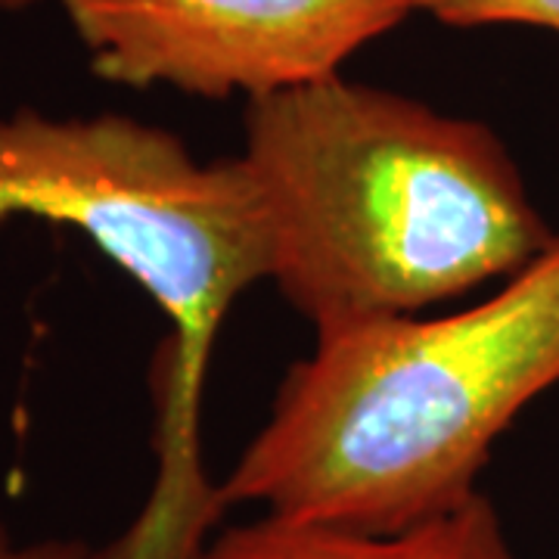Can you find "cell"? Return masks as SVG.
<instances>
[{
	"label": "cell",
	"instance_id": "1",
	"mask_svg": "<svg viewBox=\"0 0 559 559\" xmlns=\"http://www.w3.org/2000/svg\"><path fill=\"white\" fill-rule=\"evenodd\" d=\"M242 131L267 280L314 333L463 299L557 234L488 124L342 72L249 100Z\"/></svg>",
	"mask_w": 559,
	"mask_h": 559
},
{
	"label": "cell",
	"instance_id": "2",
	"mask_svg": "<svg viewBox=\"0 0 559 559\" xmlns=\"http://www.w3.org/2000/svg\"><path fill=\"white\" fill-rule=\"evenodd\" d=\"M559 385V230L513 277L448 314L318 333L221 481L261 516L389 535L473 498L491 448Z\"/></svg>",
	"mask_w": 559,
	"mask_h": 559
},
{
	"label": "cell",
	"instance_id": "3",
	"mask_svg": "<svg viewBox=\"0 0 559 559\" xmlns=\"http://www.w3.org/2000/svg\"><path fill=\"white\" fill-rule=\"evenodd\" d=\"M75 227L171 323L156 392V476L134 522L97 559H202L224 516L202 463V399L221 323L267 280V234L242 162L197 159L146 121L0 116V221Z\"/></svg>",
	"mask_w": 559,
	"mask_h": 559
},
{
	"label": "cell",
	"instance_id": "4",
	"mask_svg": "<svg viewBox=\"0 0 559 559\" xmlns=\"http://www.w3.org/2000/svg\"><path fill=\"white\" fill-rule=\"evenodd\" d=\"M94 75L246 103L340 75L419 0H60Z\"/></svg>",
	"mask_w": 559,
	"mask_h": 559
},
{
	"label": "cell",
	"instance_id": "5",
	"mask_svg": "<svg viewBox=\"0 0 559 559\" xmlns=\"http://www.w3.org/2000/svg\"><path fill=\"white\" fill-rule=\"evenodd\" d=\"M202 559H520L495 503L473 498L389 535H364L259 516L224 528Z\"/></svg>",
	"mask_w": 559,
	"mask_h": 559
},
{
	"label": "cell",
	"instance_id": "6",
	"mask_svg": "<svg viewBox=\"0 0 559 559\" xmlns=\"http://www.w3.org/2000/svg\"><path fill=\"white\" fill-rule=\"evenodd\" d=\"M419 10L448 28L528 25L559 35V0H419Z\"/></svg>",
	"mask_w": 559,
	"mask_h": 559
},
{
	"label": "cell",
	"instance_id": "7",
	"mask_svg": "<svg viewBox=\"0 0 559 559\" xmlns=\"http://www.w3.org/2000/svg\"><path fill=\"white\" fill-rule=\"evenodd\" d=\"M0 559H97L84 540L44 538L32 544H13L7 525L0 520Z\"/></svg>",
	"mask_w": 559,
	"mask_h": 559
},
{
	"label": "cell",
	"instance_id": "8",
	"mask_svg": "<svg viewBox=\"0 0 559 559\" xmlns=\"http://www.w3.org/2000/svg\"><path fill=\"white\" fill-rule=\"evenodd\" d=\"M32 3H38V0H0V10H7V13H16V10L32 7Z\"/></svg>",
	"mask_w": 559,
	"mask_h": 559
}]
</instances>
